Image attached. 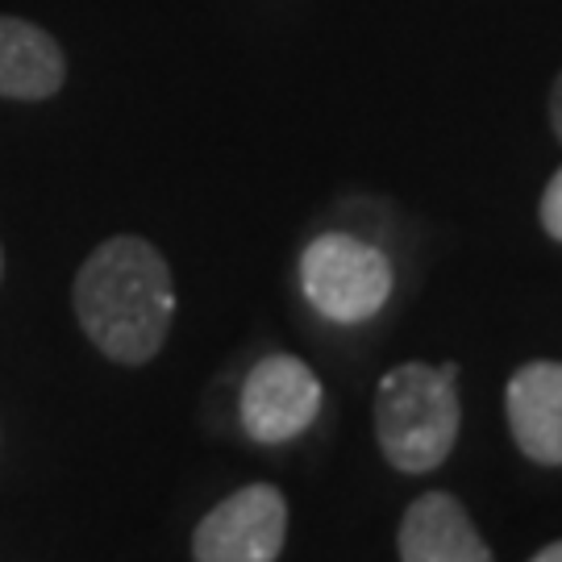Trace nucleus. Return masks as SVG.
I'll use <instances>...</instances> for the list:
<instances>
[{
	"mask_svg": "<svg viewBox=\"0 0 562 562\" xmlns=\"http://www.w3.org/2000/svg\"><path fill=\"white\" fill-rule=\"evenodd\" d=\"M71 304L88 341L104 359L142 367L162 350L176 317L171 267L155 241L138 234L104 238L83 259Z\"/></svg>",
	"mask_w": 562,
	"mask_h": 562,
	"instance_id": "f257e3e1",
	"label": "nucleus"
},
{
	"mask_svg": "<svg viewBox=\"0 0 562 562\" xmlns=\"http://www.w3.org/2000/svg\"><path fill=\"white\" fill-rule=\"evenodd\" d=\"M459 362H401L375 387V438L383 459L404 475H425L459 442Z\"/></svg>",
	"mask_w": 562,
	"mask_h": 562,
	"instance_id": "f03ea898",
	"label": "nucleus"
},
{
	"mask_svg": "<svg viewBox=\"0 0 562 562\" xmlns=\"http://www.w3.org/2000/svg\"><path fill=\"white\" fill-rule=\"evenodd\" d=\"M392 262L355 234H322L301 255V292L325 322H371L392 296Z\"/></svg>",
	"mask_w": 562,
	"mask_h": 562,
	"instance_id": "7ed1b4c3",
	"label": "nucleus"
},
{
	"mask_svg": "<svg viewBox=\"0 0 562 562\" xmlns=\"http://www.w3.org/2000/svg\"><path fill=\"white\" fill-rule=\"evenodd\" d=\"M322 413V380L296 355H267L250 367L238 396L241 429L262 446L301 438Z\"/></svg>",
	"mask_w": 562,
	"mask_h": 562,
	"instance_id": "20e7f679",
	"label": "nucleus"
},
{
	"mask_svg": "<svg viewBox=\"0 0 562 562\" xmlns=\"http://www.w3.org/2000/svg\"><path fill=\"white\" fill-rule=\"evenodd\" d=\"M288 538V501L271 483H250L225 496L192 538L196 562H276Z\"/></svg>",
	"mask_w": 562,
	"mask_h": 562,
	"instance_id": "39448f33",
	"label": "nucleus"
},
{
	"mask_svg": "<svg viewBox=\"0 0 562 562\" xmlns=\"http://www.w3.org/2000/svg\"><path fill=\"white\" fill-rule=\"evenodd\" d=\"M504 417L525 459L562 467V362L538 359L517 367L504 387Z\"/></svg>",
	"mask_w": 562,
	"mask_h": 562,
	"instance_id": "423d86ee",
	"label": "nucleus"
},
{
	"mask_svg": "<svg viewBox=\"0 0 562 562\" xmlns=\"http://www.w3.org/2000/svg\"><path fill=\"white\" fill-rule=\"evenodd\" d=\"M396 546L401 562H496L450 492H425L408 504Z\"/></svg>",
	"mask_w": 562,
	"mask_h": 562,
	"instance_id": "0eeeda50",
	"label": "nucleus"
},
{
	"mask_svg": "<svg viewBox=\"0 0 562 562\" xmlns=\"http://www.w3.org/2000/svg\"><path fill=\"white\" fill-rule=\"evenodd\" d=\"M67 83V59L55 34L38 21L0 13V97L4 101H50Z\"/></svg>",
	"mask_w": 562,
	"mask_h": 562,
	"instance_id": "6e6552de",
	"label": "nucleus"
},
{
	"mask_svg": "<svg viewBox=\"0 0 562 562\" xmlns=\"http://www.w3.org/2000/svg\"><path fill=\"white\" fill-rule=\"evenodd\" d=\"M538 217H542V229L554 241H562V167L550 176L542 192V204H538Z\"/></svg>",
	"mask_w": 562,
	"mask_h": 562,
	"instance_id": "1a4fd4ad",
	"label": "nucleus"
},
{
	"mask_svg": "<svg viewBox=\"0 0 562 562\" xmlns=\"http://www.w3.org/2000/svg\"><path fill=\"white\" fill-rule=\"evenodd\" d=\"M550 130H554V138H559V146H562V71H559V80L550 83Z\"/></svg>",
	"mask_w": 562,
	"mask_h": 562,
	"instance_id": "9d476101",
	"label": "nucleus"
},
{
	"mask_svg": "<svg viewBox=\"0 0 562 562\" xmlns=\"http://www.w3.org/2000/svg\"><path fill=\"white\" fill-rule=\"evenodd\" d=\"M529 562H562V542H550L546 550H538Z\"/></svg>",
	"mask_w": 562,
	"mask_h": 562,
	"instance_id": "9b49d317",
	"label": "nucleus"
},
{
	"mask_svg": "<svg viewBox=\"0 0 562 562\" xmlns=\"http://www.w3.org/2000/svg\"><path fill=\"white\" fill-rule=\"evenodd\" d=\"M0 276H4V250H0Z\"/></svg>",
	"mask_w": 562,
	"mask_h": 562,
	"instance_id": "f8f14e48",
	"label": "nucleus"
}]
</instances>
